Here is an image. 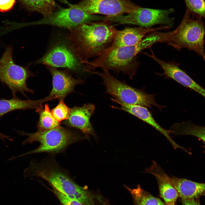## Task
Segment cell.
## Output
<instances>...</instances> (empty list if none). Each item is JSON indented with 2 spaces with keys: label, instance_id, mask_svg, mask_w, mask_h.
<instances>
[{
  "label": "cell",
  "instance_id": "cell-1",
  "mask_svg": "<svg viewBox=\"0 0 205 205\" xmlns=\"http://www.w3.org/2000/svg\"><path fill=\"white\" fill-rule=\"evenodd\" d=\"M69 30L70 48L82 64L109 48L118 31L104 20L83 24Z\"/></svg>",
  "mask_w": 205,
  "mask_h": 205
},
{
  "label": "cell",
  "instance_id": "cell-2",
  "mask_svg": "<svg viewBox=\"0 0 205 205\" xmlns=\"http://www.w3.org/2000/svg\"><path fill=\"white\" fill-rule=\"evenodd\" d=\"M24 174L25 177L44 179L52 187L84 205H93L96 200L95 193L77 184L52 158H46L39 162H31Z\"/></svg>",
  "mask_w": 205,
  "mask_h": 205
},
{
  "label": "cell",
  "instance_id": "cell-3",
  "mask_svg": "<svg viewBox=\"0 0 205 205\" xmlns=\"http://www.w3.org/2000/svg\"><path fill=\"white\" fill-rule=\"evenodd\" d=\"M153 44L152 39L146 36L135 45L108 49L94 60L83 63L84 72L89 73L100 68L103 71L121 72L132 79L140 64L137 55L142 50L150 48Z\"/></svg>",
  "mask_w": 205,
  "mask_h": 205
},
{
  "label": "cell",
  "instance_id": "cell-4",
  "mask_svg": "<svg viewBox=\"0 0 205 205\" xmlns=\"http://www.w3.org/2000/svg\"><path fill=\"white\" fill-rule=\"evenodd\" d=\"M201 17L186 9L180 24L171 31L167 43L177 50L186 48L196 52L205 61V27Z\"/></svg>",
  "mask_w": 205,
  "mask_h": 205
},
{
  "label": "cell",
  "instance_id": "cell-5",
  "mask_svg": "<svg viewBox=\"0 0 205 205\" xmlns=\"http://www.w3.org/2000/svg\"><path fill=\"white\" fill-rule=\"evenodd\" d=\"M19 135L26 136L28 138L22 143L25 145L35 142L40 145L37 148L18 156L19 157L28 154L47 153H52L62 152L69 145L81 139L76 132L61 126L34 133H27L17 131Z\"/></svg>",
  "mask_w": 205,
  "mask_h": 205
},
{
  "label": "cell",
  "instance_id": "cell-6",
  "mask_svg": "<svg viewBox=\"0 0 205 205\" xmlns=\"http://www.w3.org/2000/svg\"><path fill=\"white\" fill-rule=\"evenodd\" d=\"M91 73L98 75L102 80L105 93L112 96L116 100L129 104L137 105L151 108L154 106L161 111L164 108L155 102V94H150L143 89H136L121 81L111 75L108 71L102 72L91 71Z\"/></svg>",
  "mask_w": 205,
  "mask_h": 205
},
{
  "label": "cell",
  "instance_id": "cell-7",
  "mask_svg": "<svg viewBox=\"0 0 205 205\" xmlns=\"http://www.w3.org/2000/svg\"><path fill=\"white\" fill-rule=\"evenodd\" d=\"M175 11L173 8L158 9L140 7L126 15L106 16L104 20L117 24H132L145 28H151L157 24L170 28L173 25L175 18L170 15Z\"/></svg>",
  "mask_w": 205,
  "mask_h": 205
},
{
  "label": "cell",
  "instance_id": "cell-8",
  "mask_svg": "<svg viewBox=\"0 0 205 205\" xmlns=\"http://www.w3.org/2000/svg\"><path fill=\"white\" fill-rule=\"evenodd\" d=\"M13 48L11 45L6 48L0 59V81L10 89L13 97L19 92L25 96L26 93H33L28 88L26 80L32 75L27 68L15 64L12 57Z\"/></svg>",
  "mask_w": 205,
  "mask_h": 205
},
{
  "label": "cell",
  "instance_id": "cell-9",
  "mask_svg": "<svg viewBox=\"0 0 205 205\" xmlns=\"http://www.w3.org/2000/svg\"><path fill=\"white\" fill-rule=\"evenodd\" d=\"M105 17L87 12L76 4L71 5L68 8L54 11L40 20L24 24V25H49L69 30L83 24L104 20Z\"/></svg>",
  "mask_w": 205,
  "mask_h": 205
},
{
  "label": "cell",
  "instance_id": "cell-10",
  "mask_svg": "<svg viewBox=\"0 0 205 205\" xmlns=\"http://www.w3.org/2000/svg\"><path fill=\"white\" fill-rule=\"evenodd\" d=\"M76 4L89 13L100 14L106 16L130 13L141 7L130 0H82Z\"/></svg>",
  "mask_w": 205,
  "mask_h": 205
},
{
  "label": "cell",
  "instance_id": "cell-11",
  "mask_svg": "<svg viewBox=\"0 0 205 205\" xmlns=\"http://www.w3.org/2000/svg\"><path fill=\"white\" fill-rule=\"evenodd\" d=\"M37 62L53 67H63L84 72V66L76 57L71 49L64 44L53 46Z\"/></svg>",
  "mask_w": 205,
  "mask_h": 205
},
{
  "label": "cell",
  "instance_id": "cell-12",
  "mask_svg": "<svg viewBox=\"0 0 205 205\" xmlns=\"http://www.w3.org/2000/svg\"><path fill=\"white\" fill-rule=\"evenodd\" d=\"M148 56L155 60L163 71L161 75L166 78L171 79L180 84L190 88L205 98V89L191 78L185 71L179 67L175 62H166L157 58L153 52Z\"/></svg>",
  "mask_w": 205,
  "mask_h": 205
},
{
  "label": "cell",
  "instance_id": "cell-13",
  "mask_svg": "<svg viewBox=\"0 0 205 205\" xmlns=\"http://www.w3.org/2000/svg\"><path fill=\"white\" fill-rule=\"evenodd\" d=\"M110 99L120 106V107L111 106L112 108L122 110L137 117L148 124L163 134L175 149L180 148L184 151H186V148L179 145L172 139L170 135L173 133V131L170 130H166L161 127L155 120L147 108L139 105L127 104L113 98H111Z\"/></svg>",
  "mask_w": 205,
  "mask_h": 205
},
{
  "label": "cell",
  "instance_id": "cell-14",
  "mask_svg": "<svg viewBox=\"0 0 205 205\" xmlns=\"http://www.w3.org/2000/svg\"><path fill=\"white\" fill-rule=\"evenodd\" d=\"M52 76V89L49 96L60 101L63 100L69 94L74 91L75 86L84 83L85 81L73 78L67 72L47 66Z\"/></svg>",
  "mask_w": 205,
  "mask_h": 205
},
{
  "label": "cell",
  "instance_id": "cell-15",
  "mask_svg": "<svg viewBox=\"0 0 205 205\" xmlns=\"http://www.w3.org/2000/svg\"><path fill=\"white\" fill-rule=\"evenodd\" d=\"M95 109V105L91 103L85 104L81 106L74 107L71 108L69 117L65 123L68 126L79 130L87 137L91 135L96 137L90 122Z\"/></svg>",
  "mask_w": 205,
  "mask_h": 205
},
{
  "label": "cell",
  "instance_id": "cell-16",
  "mask_svg": "<svg viewBox=\"0 0 205 205\" xmlns=\"http://www.w3.org/2000/svg\"><path fill=\"white\" fill-rule=\"evenodd\" d=\"M145 173L150 174L155 177L158 186L160 196L166 205H175L179 197L177 193L171 184L169 176L155 161L151 165L145 169Z\"/></svg>",
  "mask_w": 205,
  "mask_h": 205
},
{
  "label": "cell",
  "instance_id": "cell-17",
  "mask_svg": "<svg viewBox=\"0 0 205 205\" xmlns=\"http://www.w3.org/2000/svg\"><path fill=\"white\" fill-rule=\"evenodd\" d=\"M170 28L165 26L149 28L126 27L122 30H118L112 45L108 49L135 45L140 42L148 33Z\"/></svg>",
  "mask_w": 205,
  "mask_h": 205
},
{
  "label": "cell",
  "instance_id": "cell-18",
  "mask_svg": "<svg viewBox=\"0 0 205 205\" xmlns=\"http://www.w3.org/2000/svg\"><path fill=\"white\" fill-rule=\"evenodd\" d=\"M170 181L177 191L179 197L183 199H199L205 196V183L194 182L173 175Z\"/></svg>",
  "mask_w": 205,
  "mask_h": 205
},
{
  "label": "cell",
  "instance_id": "cell-19",
  "mask_svg": "<svg viewBox=\"0 0 205 205\" xmlns=\"http://www.w3.org/2000/svg\"><path fill=\"white\" fill-rule=\"evenodd\" d=\"M54 99L55 97L48 96L37 100L30 99L23 100L17 97H13L12 98L9 99H0V118L6 114L15 110L34 109L36 110L42 106L43 103Z\"/></svg>",
  "mask_w": 205,
  "mask_h": 205
},
{
  "label": "cell",
  "instance_id": "cell-20",
  "mask_svg": "<svg viewBox=\"0 0 205 205\" xmlns=\"http://www.w3.org/2000/svg\"><path fill=\"white\" fill-rule=\"evenodd\" d=\"M177 135H188L197 137L205 144V126L195 124L191 121L174 124L170 129Z\"/></svg>",
  "mask_w": 205,
  "mask_h": 205
},
{
  "label": "cell",
  "instance_id": "cell-21",
  "mask_svg": "<svg viewBox=\"0 0 205 205\" xmlns=\"http://www.w3.org/2000/svg\"><path fill=\"white\" fill-rule=\"evenodd\" d=\"M124 186L131 195L135 205H166L160 199L144 190L140 184L134 189Z\"/></svg>",
  "mask_w": 205,
  "mask_h": 205
},
{
  "label": "cell",
  "instance_id": "cell-22",
  "mask_svg": "<svg viewBox=\"0 0 205 205\" xmlns=\"http://www.w3.org/2000/svg\"><path fill=\"white\" fill-rule=\"evenodd\" d=\"M27 9L39 13L44 17L51 14L54 11L56 3L54 0H20Z\"/></svg>",
  "mask_w": 205,
  "mask_h": 205
},
{
  "label": "cell",
  "instance_id": "cell-23",
  "mask_svg": "<svg viewBox=\"0 0 205 205\" xmlns=\"http://www.w3.org/2000/svg\"><path fill=\"white\" fill-rule=\"evenodd\" d=\"M36 111L39 116L37 126L38 131L48 130L60 126V122L54 117L47 104H45L44 108L42 106L36 109Z\"/></svg>",
  "mask_w": 205,
  "mask_h": 205
},
{
  "label": "cell",
  "instance_id": "cell-24",
  "mask_svg": "<svg viewBox=\"0 0 205 205\" xmlns=\"http://www.w3.org/2000/svg\"><path fill=\"white\" fill-rule=\"evenodd\" d=\"M190 12L205 18V0H184Z\"/></svg>",
  "mask_w": 205,
  "mask_h": 205
},
{
  "label": "cell",
  "instance_id": "cell-25",
  "mask_svg": "<svg viewBox=\"0 0 205 205\" xmlns=\"http://www.w3.org/2000/svg\"><path fill=\"white\" fill-rule=\"evenodd\" d=\"M71 108L65 103L63 100L60 101L57 105L51 111L55 119L59 122L67 120L69 116Z\"/></svg>",
  "mask_w": 205,
  "mask_h": 205
},
{
  "label": "cell",
  "instance_id": "cell-26",
  "mask_svg": "<svg viewBox=\"0 0 205 205\" xmlns=\"http://www.w3.org/2000/svg\"><path fill=\"white\" fill-rule=\"evenodd\" d=\"M50 190L57 197L62 205H84L79 202L70 198L52 188Z\"/></svg>",
  "mask_w": 205,
  "mask_h": 205
},
{
  "label": "cell",
  "instance_id": "cell-27",
  "mask_svg": "<svg viewBox=\"0 0 205 205\" xmlns=\"http://www.w3.org/2000/svg\"><path fill=\"white\" fill-rule=\"evenodd\" d=\"M16 3V0H0V11L4 12L11 9Z\"/></svg>",
  "mask_w": 205,
  "mask_h": 205
},
{
  "label": "cell",
  "instance_id": "cell-28",
  "mask_svg": "<svg viewBox=\"0 0 205 205\" xmlns=\"http://www.w3.org/2000/svg\"><path fill=\"white\" fill-rule=\"evenodd\" d=\"M183 205H201L199 199L181 198Z\"/></svg>",
  "mask_w": 205,
  "mask_h": 205
},
{
  "label": "cell",
  "instance_id": "cell-29",
  "mask_svg": "<svg viewBox=\"0 0 205 205\" xmlns=\"http://www.w3.org/2000/svg\"><path fill=\"white\" fill-rule=\"evenodd\" d=\"M203 147L205 148V145H204V146H203ZM204 153H205V150L204 151Z\"/></svg>",
  "mask_w": 205,
  "mask_h": 205
}]
</instances>
